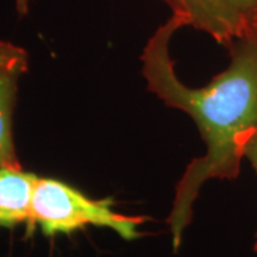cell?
<instances>
[{
  "label": "cell",
  "instance_id": "obj_2",
  "mask_svg": "<svg viewBox=\"0 0 257 257\" xmlns=\"http://www.w3.org/2000/svg\"><path fill=\"white\" fill-rule=\"evenodd\" d=\"M145 217L124 216L113 210L111 199L93 200L69 184L39 177L30 204L29 229L39 226L45 236L69 234L86 226L107 227L121 239L140 237Z\"/></svg>",
  "mask_w": 257,
  "mask_h": 257
},
{
  "label": "cell",
  "instance_id": "obj_6",
  "mask_svg": "<svg viewBox=\"0 0 257 257\" xmlns=\"http://www.w3.org/2000/svg\"><path fill=\"white\" fill-rule=\"evenodd\" d=\"M243 152H244V157H246L248 162L251 163L253 169L256 170V173H257V130L256 132H253V133L248 136V139L246 140V143H244V149H243ZM254 250H256V253H257V234H256V243H254Z\"/></svg>",
  "mask_w": 257,
  "mask_h": 257
},
{
  "label": "cell",
  "instance_id": "obj_1",
  "mask_svg": "<svg viewBox=\"0 0 257 257\" xmlns=\"http://www.w3.org/2000/svg\"><path fill=\"white\" fill-rule=\"evenodd\" d=\"M183 28L172 16L149 39L142 55L147 87L166 106L192 116L206 143L204 156L186 167L176 187L169 214L173 250L182 244L193 219V203L211 179L233 180L240 173L244 143L257 130V30L230 43L229 67L204 87H189L179 80L169 55V43Z\"/></svg>",
  "mask_w": 257,
  "mask_h": 257
},
{
  "label": "cell",
  "instance_id": "obj_3",
  "mask_svg": "<svg viewBox=\"0 0 257 257\" xmlns=\"http://www.w3.org/2000/svg\"><path fill=\"white\" fill-rule=\"evenodd\" d=\"M183 26L202 30L229 46L257 30V0H163Z\"/></svg>",
  "mask_w": 257,
  "mask_h": 257
},
{
  "label": "cell",
  "instance_id": "obj_7",
  "mask_svg": "<svg viewBox=\"0 0 257 257\" xmlns=\"http://www.w3.org/2000/svg\"><path fill=\"white\" fill-rule=\"evenodd\" d=\"M29 2L30 0H16V6L20 15H25L29 9Z\"/></svg>",
  "mask_w": 257,
  "mask_h": 257
},
{
  "label": "cell",
  "instance_id": "obj_4",
  "mask_svg": "<svg viewBox=\"0 0 257 257\" xmlns=\"http://www.w3.org/2000/svg\"><path fill=\"white\" fill-rule=\"evenodd\" d=\"M26 70V50L10 42L0 40V167H20L13 140V111L19 79Z\"/></svg>",
  "mask_w": 257,
  "mask_h": 257
},
{
  "label": "cell",
  "instance_id": "obj_5",
  "mask_svg": "<svg viewBox=\"0 0 257 257\" xmlns=\"http://www.w3.org/2000/svg\"><path fill=\"white\" fill-rule=\"evenodd\" d=\"M39 176L22 167H0V227H16L30 220L32 194Z\"/></svg>",
  "mask_w": 257,
  "mask_h": 257
}]
</instances>
